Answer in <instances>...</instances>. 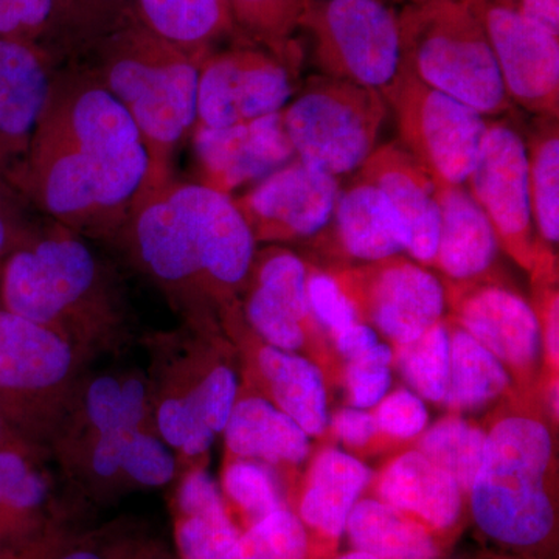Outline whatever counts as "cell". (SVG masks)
<instances>
[{
  "label": "cell",
  "mask_w": 559,
  "mask_h": 559,
  "mask_svg": "<svg viewBox=\"0 0 559 559\" xmlns=\"http://www.w3.org/2000/svg\"><path fill=\"white\" fill-rule=\"evenodd\" d=\"M146 176L148 156L127 110L86 69L61 64L11 186L47 219L114 241Z\"/></svg>",
  "instance_id": "1"
},
{
  "label": "cell",
  "mask_w": 559,
  "mask_h": 559,
  "mask_svg": "<svg viewBox=\"0 0 559 559\" xmlns=\"http://www.w3.org/2000/svg\"><path fill=\"white\" fill-rule=\"evenodd\" d=\"M114 241L198 330L215 329L216 310L234 314L257 253L234 198L176 179L143 193Z\"/></svg>",
  "instance_id": "2"
},
{
  "label": "cell",
  "mask_w": 559,
  "mask_h": 559,
  "mask_svg": "<svg viewBox=\"0 0 559 559\" xmlns=\"http://www.w3.org/2000/svg\"><path fill=\"white\" fill-rule=\"evenodd\" d=\"M0 307L46 326L92 364L134 341L123 283L86 238L47 219L0 264Z\"/></svg>",
  "instance_id": "3"
},
{
  "label": "cell",
  "mask_w": 559,
  "mask_h": 559,
  "mask_svg": "<svg viewBox=\"0 0 559 559\" xmlns=\"http://www.w3.org/2000/svg\"><path fill=\"white\" fill-rule=\"evenodd\" d=\"M68 62L86 69L138 128L148 156L143 193L171 182L176 154L197 124L200 62L138 20Z\"/></svg>",
  "instance_id": "4"
},
{
  "label": "cell",
  "mask_w": 559,
  "mask_h": 559,
  "mask_svg": "<svg viewBox=\"0 0 559 559\" xmlns=\"http://www.w3.org/2000/svg\"><path fill=\"white\" fill-rule=\"evenodd\" d=\"M212 331L183 323L145 341L154 425L175 452L179 474L205 468L240 390L235 370L213 355Z\"/></svg>",
  "instance_id": "5"
},
{
  "label": "cell",
  "mask_w": 559,
  "mask_h": 559,
  "mask_svg": "<svg viewBox=\"0 0 559 559\" xmlns=\"http://www.w3.org/2000/svg\"><path fill=\"white\" fill-rule=\"evenodd\" d=\"M399 13L400 69L485 119L513 112L487 32L466 0L407 3Z\"/></svg>",
  "instance_id": "6"
},
{
  "label": "cell",
  "mask_w": 559,
  "mask_h": 559,
  "mask_svg": "<svg viewBox=\"0 0 559 559\" xmlns=\"http://www.w3.org/2000/svg\"><path fill=\"white\" fill-rule=\"evenodd\" d=\"M549 429L538 419L510 417L487 433L471 506L479 527L511 546H533L554 528L546 491L551 462Z\"/></svg>",
  "instance_id": "7"
},
{
  "label": "cell",
  "mask_w": 559,
  "mask_h": 559,
  "mask_svg": "<svg viewBox=\"0 0 559 559\" xmlns=\"http://www.w3.org/2000/svg\"><path fill=\"white\" fill-rule=\"evenodd\" d=\"M91 366L60 334L0 307V415L25 447L49 454Z\"/></svg>",
  "instance_id": "8"
},
{
  "label": "cell",
  "mask_w": 559,
  "mask_h": 559,
  "mask_svg": "<svg viewBox=\"0 0 559 559\" xmlns=\"http://www.w3.org/2000/svg\"><path fill=\"white\" fill-rule=\"evenodd\" d=\"M388 112L381 91L319 73L290 98L282 119L296 157L341 179L377 150Z\"/></svg>",
  "instance_id": "9"
},
{
  "label": "cell",
  "mask_w": 559,
  "mask_h": 559,
  "mask_svg": "<svg viewBox=\"0 0 559 559\" xmlns=\"http://www.w3.org/2000/svg\"><path fill=\"white\" fill-rule=\"evenodd\" d=\"M299 31L320 75L381 91L399 73L400 13L385 0H310Z\"/></svg>",
  "instance_id": "10"
},
{
  "label": "cell",
  "mask_w": 559,
  "mask_h": 559,
  "mask_svg": "<svg viewBox=\"0 0 559 559\" xmlns=\"http://www.w3.org/2000/svg\"><path fill=\"white\" fill-rule=\"evenodd\" d=\"M381 94L395 117L400 145L433 182L465 186L479 157L488 119L403 69Z\"/></svg>",
  "instance_id": "11"
},
{
  "label": "cell",
  "mask_w": 559,
  "mask_h": 559,
  "mask_svg": "<svg viewBox=\"0 0 559 559\" xmlns=\"http://www.w3.org/2000/svg\"><path fill=\"white\" fill-rule=\"evenodd\" d=\"M301 60L240 39L200 64L197 124L227 128L283 110L296 95Z\"/></svg>",
  "instance_id": "12"
},
{
  "label": "cell",
  "mask_w": 559,
  "mask_h": 559,
  "mask_svg": "<svg viewBox=\"0 0 559 559\" xmlns=\"http://www.w3.org/2000/svg\"><path fill=\"white\" fill-rule=\"evenodd\" d=\"M50 459L70 487L97 499L167 487L179 476L178 459L154 425L119 426Z\"/></svg>",
  "instance_id": "13"
},
{
  "label": "cell",
  "mask_w": 559,
  "mask_h": 559,
  "mask_svg": "<svg viewBox=\"0 0 559 559\" xmlns=\"http://www.w3.org/2000/svg\"><path fill=\"white\" fill-rule=\"evenodd\" d=\"M330 275L358 318L369 319L395 344L418 340L443 318L444 286L414 261L392 257Z\"/></svg>",
  "instance_id": "14"
},
{
  "label": "cell",
  "mask_w": 559,
  "mask_h": 559,
  "mask_svg": "<svg viewBox=\"0 0 559 559\" xmlns=\"http://www.w3.org/2000/svg\"><path fill=\"white\" fill-rule=\"evenodd\" d=\"M495 229L499 248L532 270L535 227L528 190L524 135L507 119L488 120L476 165L465 182Z\"/></svg>",
  "instance_id": "15"
},
{
  "label": "cell",
  "mask_w": 559,
  "mask_h": 559,
  "mask_svg": "<svg viewBox=\"0 0 559 559\" xmlns=\"http://www.w3.org/2000/svg\"><path fill=\"white\" fill-rule=\"evenodd\" d=\"M341 179L294 157L234 198L257 245L310 240L325 229Z\"/></svg>",
  "instance_id": "16"
},
{
  "label": "cell",
  "mask_w": 559,
  "mask_h": 559,
  "mask_svg": "<svg viewBox=\"0 0 559 559\" xmlns=\"http://www.w3.org/2000/svg\"><path fill=\"white\" fill-rule=\"evenodd\" d=\"M487 32L513 106L535 117H559V36L491 0H466Z\"/></svg>",
  "instance_id": "17"
},
{
  "label": "cell",
  "mask_w": 559,
  "mask_h": 559,
  "mask_svg": "<svg viewBox=\"0 0 559 559\" xmlns=\"http://www.w3.org/2000/svg\"><path fill=\"white\" fill-rule=\"evenodd\" d=\"M194 156L201 186L234 198L296 157L282 110L227 128L194 127Z\"/></svg>",
  "instance_id": "18"
},
{
  "label": "cell",
  "mask_w": 559,
  "mask_h": 559,
  "mask_svg": "<svg viewBox=\"0 0 559 559\" xmlns=\"http://www.w3.org/2000/svg\"><path fill=\"white\" fill-rule=\"evenodd\" d=\"M58 474L46 452L24 444L0 450V559L31 558L44 546Z\"/></svg>",
  "instance_id": "19"
},
{
  "label": "cell",
  "mask_w": 559,
  "mask_h": 559,
  "mask_svg": "<svg viewBox=\"0 0 559 559\" xmlns=\"http://www.w3.org/2000/svg\"><path fill=\"white\" fill-rule=\"evenodd\" d=\"M60 66L40 43L0 39V178L7 182L27 156Z\"/></svg>",
  "instance_id": "20"
},
{
  "label": "cell",
  "mask_w": 559,
  "mask_h": 559,
  "mask_svg": "<svg viewBox=\"0 0 559 559\" xmlns=\"http://www.w3.org/2000/svg\"><path fill=\"white\" fill-rule=\"evenodd\" d=\"M356 175L373 183L389 202L403 229L406 252L418 263L433 264L439 242L437 187L400 142L377 146Z\"/></svg>",
  "instance_id": "21"
},
{
  "label": "cell",
  "mask_w": 559,
  "mask_h": 559,
  "mask_svg": "<svg viewBox=\"0 0 559 559\" xmlns=\"http://www.w3.org/2000/svg\"><path fill=\"white\" fill-rule=\"evenodd\" d=\"M460 326L491 355L514 369H527L540 352V322L535 308L516 290L479 283L455 293Z\"/></svg>",
  "instance_id": "22"
},
{
  "label": "cell",
  "mask_w": 559,
  "mask_h": 559,
  "mask_svg": "<svg viewBox=\"0 0 559 559\" xmlns=\"http://www.w3.org/2000/svg\"><path fill=\"white\" fill-rule=\"evenodd\" d=\"M436 187L440 229L433 266L452 282L480 278L498 255L495 229L465 186Z\"/></svg>",
  "instance_id": "23"
},
{
  "label": "cell",
  "mask_w": 559,
  "mask_h": 559,
  "mask_svg": "<svg viewBox=\"0 0 559 559\" xmlns=\"http://www.w3.org/2000/svg\"><path fill=\"white\" fill-rule=\"evenodd\" d=\"M331 231L348 259L374 263L406 252L403 229L389 202L373 183L356 178L342 186L330 223Z\"/></svg>",
  "instance_id": "24"
},
{
  "label": "cell",
  "mask_w": 559,
  "mask_h": 559,
  "mask_svg": "<svg viewBox=\"0 0 559 559\" xmlns=\"http://www.w3.org/2000/svg\"><path fill=\"white\" fill-rule=\"evenodd\" d=\"M223 436L230 459L252 460L266 466L296 465L310 452L307 432L260 395L238 393Z\"/></svg>",
  "instance_id": "25"
},
{
  "label": "cell",
  "mask_w": 559,
  "mask_h": 559,
  "mask_svg": "<svg viewBox=\"0 0 559 559\" xmlns=\"http://www.w3.org/2000/svg\"><path fill=\"white\" fill-rule=\"evenodd\" d=\"M175 481V535L180 558H223L241 533L227 513L218 484L205 468L183 471Z\"/></svg>",
  "instance_id": "26"
},
{
  "label": "cell",
  "mask_w": 559,
  "mask_h": 559,
  "mask_svg": "<svg viewBox=\"0 0 559 559\" xmlns=\"http://www.w3.org/2000/svg\"><path fill=\"white\" fill-rule=\"evenodd\" d=\"M134 11L140 24L200 64L224 39L240 36L230 0H134Z\"/></svg>",
  "instance_id": "27"
},
{
  "label": "cell",
  "mask_w": 559,
  "mask_h": 559,
  "mask_svg": "<svg viewBox=\"0 0 559 559\" xmlns=\"http://www.w3.org/2000/svg\"><path fill=\"white\" fill-rule=\"evenodd\" d=\"M253 366L272 404L293 418L308 437L325 432L329 403L322 374L314 364L263 342L253 356Z\"/></svg>",
  "instance_id": "28"
},
{
  "label": "cell",
  "mask_w": 559,
  "mask_h": 559,
  "mask_svg": "<svg viewBox=\"0 0 559 559\" xmlns=\"http://www.w3.org/2000/svg\"><path fill=\"white\" fill-rule=\"evenodd\" d=\"M382 499L396 510L417 514L437 528L451 527L462 510V489L447 471L419 451L406 452L382 474Z\"/></svg>",
  "instance_id": "29"
},
{
  "label": "cell",
  "mask_w": 559,
  "mask_h": 559,
  "mask_svg": "<svg viewBox=\"0 0 559 559\" xmlns=\"http://www.w3.org/2000/svg\"><path fill=\"white\" fill-rule=\"evenodd\" d=\"M370 476L364 463L345 452H320L312 463L310 484L301 499V520L325 535L341 536Z\"/></svg>",
  "instance_id": "30"
},
{
  "label": "cell",
  "mask_w": 559,
  "mask_h": 559,
  "mask_svg": "<svg viewBox=\"0 0 559 559\" xmlns=\"http://www.w3.org/2000/svg\"><path fill=\"white\" fill-rule=\"evenodd\" d=\"M134 20V0H53L40 44L64 64Z\"/></svg>",
  "instance_id": "31"
},
{
  "label": "cell",
  "mask_w": 559,
  "mask_h": 559,
  "mask_svg": "<svg viewBox=\"0 0 559 559\" xmlns=\"http://www.w3.org/2000/svg\"><path fill=\"white\" fill-rule=\"evenodd\" d=\"M356 550L380 559H433L436 544L428 530L381 500H360L347 521Z\"/></svg>",
  "instance_id": "32"
},
{
  "label": "cell",
  "mask_w": 559,
  "mask_h": 559,
  "mask_svg": "<svg viewBox=\"0 0 559 559\" xmlns=\"http://www.w3.org/2000/svg\"><path fill=\"white\" fill-rule=\"evenodd\" d=\"M450 333V331H448ZM509 385L506 367L462 326L450 333V381L444 403L455 411H477Z\"/></svg>",
  "instance_id": "33"
},
{
  "label": "cell",
  "mask_w": 559,
  "mask_h": 559,
  "mask_svg": "<svg viewBox=\"0 0 559 559\" xmlns=\"http://www.w3.org/2000/svg\"><path fill=\"white\" fill-rule=\"evenodd\" d=\"M525 139L528 190L536 240L559 241V124L558 119L536 117Z\"/></svg>",
  "instance_id": "34"
},
{
  "label": "cell",
  "mask_w": 559,
  "mask_h": 559,
  "mask_svg": "<svg viewBox=\"0 0 559 559\" xmlns=\"http://www.w3.org/2000/svg\"><path fill=\"white\" fill-rule=\"evenodd\" d=\"M308 2L310 0H230L241 39L294 60H301L294 33L299 31Z\"/></svg>",
  "instance_id": "35"
},
{
  "label": "cell",
  "mask_w": 559,
  "mask_h": 559,
  "mask_svg": "<svg viewBox=\"0 0 559 559\" xmlns=\"http://www.w3.org/2000/svg\"><path fill=\"white\" fill-rule=\"evenodd\" d=\"M487 433L462 418H444L425 433L419 452L469 491L479 471Z\"/></svg>",
  "instance_id": "36"
},
{
  "label": "cell",
  "mask_w": 559,
  "mask_h": 559,
  "mask_svg": "<svg viewBox=\"0 0 559 559\" xmlns=\"http://www.w3.org/2000/svg\"><path fill=\"white\" fill-rule=\"evenodd\" d=\"M403 377L421 399L443 403L450 381V333L439 322L418 340L400 345Z\"/></svg>",
  "instance_id": "37"
},
{
  "label": "cell",
  "mask_w": 559,
  "mask_h": 559,
  "mask_svg": "<svg viewBox=\"0 0 559 559\" xmlns=\"http://www.w3.org/2000/svg\"><path fill=\"white\" fill-rule=\"evenodd\" d=\"M307 547L299 518L280 509L252 524L221 559H305Z\"/></svg>",
  "instance_id": "38"
},
{
  "label": "cell",
  "mask_w": 559,
  "mask_h": 559,
  "mask_svg": "<svg viewBox=\"0 0 559 559\" xmlns=\"http://www.w3.org/2000/svg\"><path fill=\"white\" fill-rule=\"evenodd\" d=\"M223 489L253 524L283 509L277 480L263 463L229 459L223 471Z\"/></svg>",
  "instance_id": "39"
},
{
  "label": "cell",
  "mask_w": 559,
  "mask_h": 559,
  "mask_svg": "<svg viewBox=\"0 0 559 559\" xmlns=\"http://www.w3.org/2000/svg\"><path fill=\"white\" fill-rule=\"evenodd\" d=\"M245 289V318L260 341L283 352L294 353L304 347L307 325L301 320L259 286L246 283Z\"/></svg>",
  "instance_id": "40"
},
{
  "label": "cell",
  "mask_w": 559,
  "mask_h": 559,
  "mask_svg": "<svg viewBox=\"0 0 559 559\" xmlns=\"http://www.w3.org/2000/svg\"><path fill=\"white\" fill-rule=\"evenodd\" d=\"M392 348L381 342L362 355L348 360L345 380L349 399L356 409H369L384 399L392 382Z\"/></svg>",
  "instance_id": "41"
},
{
  "label": "cell",
  "mask_w": 559,
  "mask_h": 559,
  "mask_svg": "<svg viewBox=\"0 0 559 559\" xmlns=\"http://www.w3.org/2000/svg\"><path fill=\"white\" fill-rule=\"evenodd\" d=\"M307 288L312 316L319 323L325 325L334 337L358 322L355 308L330 274H310Z\"/></svg>",
  "instance_id": "42"
},
{
  "label": "cell",
  "mask_w": 559,
  "mask_h": 559,
  "mask_svg": "<svg viewBox=\"0 0 559 559\" xmlns=\"http://www.w3.org/2000/svg\"><path fill=\"white\" fill-rule=\"evenodd\" d=\"M374 419L378 430L396 437L412 439L428 425V409L417 393L400 389L380 401Z\"/></svg>",
  "instance_id": "43"
},
{
  "label": "cell",
  "mask_w": 559,
  "mask_h": 559,
  "mask_svg": "<svg viewBox=\"0 0 559 559\" xmlns=\"http://www.w3.org/2000/svg\"><path fill=\"white\" fill-rule=\"evenodd\" d=\"M53 0H0V39L40 43L46 36Z\"/></svg>",
  "instance_id": "44"
},
{
  "label": "cell",
  "mask_w": 559,
  "mask_h": 559,
  "mask_svg": "<svg viewBox=\"0 0 559 559\" xmlns=\"http://www.w3.org/2000/svg\"><path fill=\"white\" fill-rule=\"evenodd\" d=\"M39 224L27 200L0 178V264L35 234Z\"/></svg>",
  "instance_id": "45"
},
{
  "label": "cell",
  "mask_w": 559,
  "mask_h": 559,
  "mask_svg": "<svg viewBox=\"0 0 559 559\" xmlns=\"http://www.w3.org/2000/svg\"><path fill=\"white\" fill-rule=\"evenodd\" d=\"M333 426L337 436L352 448H362L378 432L374 415L362 409H342L334 415Z\"/></svg>",
  "instance_id": "46"
},
{
  "label": "cell",
  "mask_w": 559,
  "mask_h": 559,
  "mask_svg": "<svg viewBox=\"0 0 559 559\" xmlns=\"http://www.w3.org/2000/svg\"><path fill=\"white\" fill-rule=\"evenodd\" d=\"M543 305L540 311L543 316H538L540 323V334H544V345L547 348V355L551 362L557 366L559 356V299L557 289L549 288L539 293Z\"/></svg>",
  "instance_id": "47"
},
{
  "label": "cell",
  "mask_w": 559,
  "mask_h": 559,
  "mask_svg": "<svg viewBox=\"0 0 559 559\" xmlns=\"http://www.w3.org/2000/svg\"><path fill=\"white\" fill-rule=\"evenodd\" d=\"M514 10L544 31L559 36V0H516Z\"/></svg>",
  "instance_id": "48"
},
{
  "label": "cell",
  "mask_w": 559,
  "mask_h": 559,
  "mask_svg": "<svg viewBox=\"0 0 559 559\" xmlns=\"http://www.w3.org/2000/svg\"><path fill=\"white\" fill-rule=\"evenodd\" d=\"M337 348L344 358L353 359L356 356L362 355L367 349L380 344L378 334L369 325L356 322L355 325L349 326L344 333L336 337Z\"/></svg>",
  "instance_id": "49"
},
{
  "label": "cell",
  "mask_w": 559,
  "mask_h": 559,
  "mask_svg": "<svg viewBox=\"0 0 559 559\" xmlns=\"http://www.w3.org/2000/svg\"><path fill=\"white\" fill-rule=\"evenodd\" d=\"M57 559H110L106 551L100 549H95V547L84 546L76 547V549H72L62 554L61 557Z\"/></svg>",
  "instance_id": "50"
},
{
  "label": "cell",
  "mask_w": 559,
  "mask_h": 559,
  "mask_svg": "<svg viewBox=\"0 0 559 559\" xmlns=\"http://www.w3.org/2000/svg\"><path fill=\"white\" fill-rule=\"evenodd\" d=\"M16 444L24 443H21V441L13 436V432H11L7 423L3 421L2 415H0V450H3V448L16 447Z\"/></svg>",
  "instance_id": "51"
},
{
  "label": "cell",
  "mask_w": 559,
  "mask_h": 559,
  "mask_svg": "<svg viewBox=\"0 0 559 559\" xmlns=\"http://www.w3.org/2000/svg\"><path fill=\"white\" fill-rule=\"evenodd\" d=\"M340 559H380L377 557H373V555L366 554V551L355 550L352 551V554L344 555V557H341Z\"/></svg>",
  "instance_id": "52"
},
{
  "label": "cell",
  "mask_w": 559,
  "mask_h": 559,
  "mask_svg": "<svg viewBox=\"0 0 559 559\" xmlns=\"http://www.w3.org/2000/svg\"><path fill=\"white\" fill-rule=\"evenodd\" d=\"M491 2L498 3V5L507 7V9H513L516 5V0H491Z\"/></svg>",
  "instance_id": "53"
},
{
  "label": "cell",
  "mask_w": 559,
  "mask_h": 559,
  "mask_svg": "<svg viewBox=\"0 0 559 559\" xmlns=\"http://www.w3.org/2000/svg\"><path fill=\"white\" fill-rule=\"evenodd\" d=\"M399 2H403L404 5H407V3L425 2V0H399Z\"/></svg>",
  "instance_id": "54"
}]
</instances>
